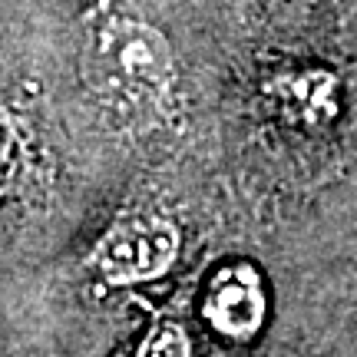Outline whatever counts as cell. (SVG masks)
<instances>
[{"instance_id":"obj_1","label":"cell","mask_w":357,"mask_h":357,"mask_svg":"<svg viewBox=\"0 0 357 357\" xmlns=\"http://www.w3.org/2000/svg\"><path fill=\"white\" fill-rule=\"evenodd\" d=\"M79 66L96 96L129 109L162 102L176 83L172 40L116 0H96L83 17Z\"/></svg>"},{"instance_id":"obj_2","label":"cell","mask_w":357,"mask_h":357,"mask_svg":"<svg viewBox=\"0 0 357 357\" xmlns=\"http://www.w3.org/2000/svg\"><path fill=\"white\" fill-rule=\"evenodd\" d=\"M182 248V231L172 218L155 212H136V215L116 218L100 235V242L89 252V268L106 284L129 288L142 281L162 278L176 265Z\"/></svg>"},{"instance_id":"obj_4","label":"cell","mask_w":357,"mask_h":357,"mask_svg":"<svg viewBox=\"0 0 357 357\" xmlns=\"http://www.w3.org/2000/svg\"><path fill=\"white\" fill-rule=\"evenodd\" d=\"M268 96L298 123H328L337 113V77L328 70H291L268 79Z\"/></svg>"},{"instance_id":"obj_3","label":"cell","mask_w":357,"mask_h":357,"mask_svg":"<svg viewBox=\"0 0 357 357\" xmlns=\"http://www.w3.org/2000/svg\"><path fill=\"white\" fill-rule=\"evenodd\" d=\"M202 314L229 341H248L268 318V288L252 261H231L212 275L205 288Z\"/></svg>"},{"instance_id":"obj_5","label":"cell","mask_w":357,"mask_h":357,"mask_svg":"<svg viewBox=\"0 0 357 357\" xmlns=\"http://www.w3.org/2000/svg\"><path fill=\"white\" fill-rule=\"evenodd\" d=\"M136 357H192V341L178 324L162 321L159 328L146 334V341H142Z\"/></svg>"}]
</instances>
